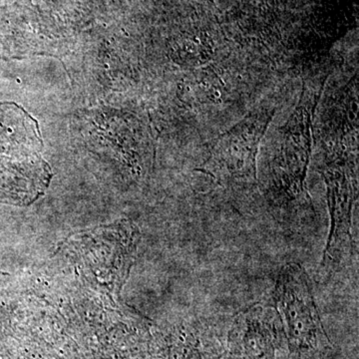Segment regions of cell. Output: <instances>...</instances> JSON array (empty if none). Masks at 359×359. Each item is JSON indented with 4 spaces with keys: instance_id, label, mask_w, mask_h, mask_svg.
Listing matches in <instances>:
<instances>
[{
    "instance_id": "6da1fadb",
    "label": "cell",
    "mask_w": 359,
    "mask_h": 359,
    "mask_svg": "<svg viewBox=\"0 0 359 359\" xmlns=\"http://www.w3.org/2000/svg\"><path fill=\"white\" fill-rule=\"evenodd\" d=\"M271 302L282 318L292 358L318 359L330 351L313 283L304 266L289 263L280 269Z\"/></svg>"
},
{
    "instance_id": "7a4b0ae2",
    "label": "cell",
    "mask_w": 359,
    "mask_h": 359,
    "mask_svg": "<svg viewBox=\"0 0 359 359\" xmlns=\"http://www.w3.org/2000/svg\"><path fill=\"white\" fill-rule=\"evenodd\" d=\"M229 346L237 359H282L289 346L273 302H256L238 313L231 325Z\"/></svg>"
}]
</instances>
